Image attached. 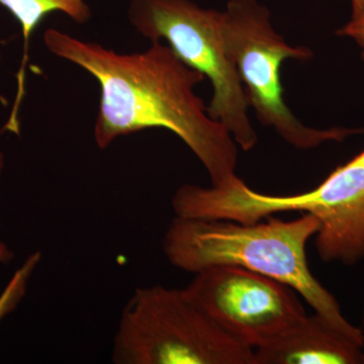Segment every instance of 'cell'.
I'll return each mask as SVG.
<instances>
[{"label": "cell", "mask_w": 364, "mask_h": 364, "mask_svg": "<svg viewBox=\"0 0 364 364\" xmlns=\"http://www.w3.org/2000/svg\"><path fill=\"white\" fill-rule=\"evenodd\" d=\"M337 33L355 41L359 47H361V49L363 50V57L364 59V18H358V20H351L343 28H340Z\"/></svg>", "instance_id": "cell-11"}, {"label": "cell", "mask_w": 364, "mask_h": 364, "mask_svg": "<svg viewBox=\"0 0 364 364\" xmlns=\"http://www.w3.org/2000/svg\"><path fill=\"white\" fill-rule=\"evenodd\" d=\"M116 364H255L184 289L138 287L124 306L112 354Z\"/></svg>", "instance_id": "cell-4"}, {"label": "cell", "mask_w": 364, "mask_h": 364, "mask_svg": "<svg viewBox=\"0 0 364 364\" xmlns=\"http://www.w3.org/2000/svg\"><path fill=\"white\" fill-rule=\"evenodd\" d=\"M0 45H1V42H0ZM2 59V54H1V49H0V62H1Z\"/></svg>", "instance_id": "cell-16"}, {"label": "cell", "mask_w": 364, "mask_h": 364, "mask_svg": "<svg viewBox=\"0 0 364 364\" xmlns=\"http://www.w3.org/2000/svg\"><path fill=\"white\" fill-rule=\"evenodd\" d=\"M363 324L364 327V306H363ZM363 353H364V347H363Z\"/></svg>", "instance_id": "cell-15"}, {"label": "cell", "mask_w": 364, "mask_h": 364, "mask_svg": "<svg viewBox=\"0 0 364 364\" xmlns=\"http://www.w3.org/2000/svg\"><path fill=\"white\" fill-rule=\"evenodd\" d=\"M222 32L228 55L245 85L248 104L261 124L274 129L289 145L310 150L330 141L341 142L360 132L311 128L291 112L284 102L280 66L287 59L310 60L313 52L287 44L272 28L267 7L256 0H230L222 11Z\"/></svg>", "instance_id": "cell-6"}, {"label": "cell", "mask_w": 364, "mask_h": 364, "mask_svg": "<svg viewBox=\"0 0 364 364\" xmlns=\"http://www.w3.org/2000/svg\"><path fill=\"white\" fill-rule=\"evenodd\" d=\"M128 20L136 33L152 43L164 41L184 64L208 78L214 91L208 116L224 124L242 149H253L258 136L238 69L226 51L222 11L191 0H131Z\"/></svg>", "instance_id": "cell-5"}, {"label": "cell", "mask_w": 364, "mask_h": 364, "mask_svg": "<svg viewBox=\"0 0 364 364\" xmlns=\"http://www.w3.org/2000/svg\"><path fill=\"white\" fill-rule=\"evenodd\" d=\"M0 6L6 9L18 21L23 38V58L18 75V91L13 111L4 129L11 133L18 134L20 121L18 111L25 97L26 68L28 59V43L36 28L48 14L62 13L74 23L83 25L91 18L90 6L85 0H0Z\"/></svg>", "instance_id": "cell-9"}, {"label": "cell", "mask_w": 364, "mask_h": 364, "mask_svg": "<svg viewBox=\"0 0 364 364\" xmlns=\"http://www.w3.org/2000/svg\"><path fill=\"white\" fill-rule=\"evenodd\" d=\"M364 345L316 314L254 350L255 364H363Z\"/></svg>", "instance_id": "cell-8"}, {"label": "cell", "mask_w": 364, "mask_h": 364, "mask_svg": "<svg viewBox=\"0 0 364 364\" xmlns=\"http://www.w3.org/2000/svg\"><path fill=\"white\" fill-rule=\"evenodd\" d=\"M172 208L177 217L239 223L279 213L310 214L321 224L315 236L321 259L347 267L364 259V166L355 158L301 195H263L243 181L231 188L183 184L172 198Z\"/></svg>", "instance_id": "cell-3"}, {"label": "cell", "mask_w": 364, "mask_h": 364, "mask_svg": "<svg viewBox=\"0 0 364 364\" xmlns=\"http://www.w3.org/2000/svg\"><path fill=\"white\" fill-rule=\"evenodd\" d=\"M42 260L40 251L33 252L26 258L16 272L14 273L9 284L0 294V323L18 308L21 299L25 298L28 286L37 267Z\"/></svg>", "instance_id": "cell-10"}, {"label": "cell", "mask_w": 364, "mask_h": 364, "mask_svg": "<svg viewBox=\"0 0 364 364\" xmlns=\"http://www.w3.org/2000/svg\"><path fill=\"white\" fill-rule=\"evenodd\" d=\"M354 158H355V159L358 160L359 163H361V164H363L364 166V150L363 151V152L359 153L358 156H355Z\"/></svg>", "instance_id": "cell-14"}, {"label": "cell", "mask_w": 364, "mask_h": 364, "mask_svg": "<svg viewBox=\"0 0 364 364\" xmlns=\"http://www.w3.org/2000/svg\"><path fill=\"white\" fill-rule=\"evenodd\" d=\"M320 228L310 214L291 221L270 215L255 223L176 215L165 232L163 250L169 262L184 272L233 265L279 280L303 296L316 314L364 345L361 329L347 321L338 301L309 267L306 246Z\"/></svg>", "instance_id": "cell-2"}, {"label": "cell", "mask_w": 364, "mask_h": 364, "mask_svg": "<svg viewBox=\"0 0 364 364\" xmlns=\"http://www.w3.org/2000/svg\"><path fill=\"white\" fill-rule=\"evenodd\" d=\"M4 166H6V157H4V153L0 151V177L2 176ZM14 256L13 251L9 248V246L4 242L0 241V263L9 264L13 260Z\"/></svg>", "instance_id": "cell-12"}, {"label": "cell", "mask_w": 364, "mask_h": 364, "mask_svg": "<svg viewBox=\"0 0 364 364\" xmlns=\"http://www.w3.org/2000/svg\"><path fill=\"white\" fill-rule=\"evenodd\" d=\"M351 20H358V18H364V0H351Z\"/></svg>", "instance_id": "cell-13"}, {"label": "cell", "mask_w": 364, "mask_h": 364, "mask_svg": "<svg viewBox=\"0 0 364 364\" xmlns=\"http://www.w3.org/2000/svg\"><path fill=\"white\" fill-rule=\"evenodd\" d=\"M44 44L55 56L97 79L100 100L93 138L100 149L119 136L166 129L193 151L213 186L231 188L242 181L236 173L237 143L224 124L208 116L196 95L205 76L184 64L168 46L154 42L145 51L126 54L57 28L46 31Z\"/></svg>", "instance_id": "cell-1"}, {"label": "cell", "mask_w": 364, "mask_h": 364, "mask_svg": "<svg viewBox=\"0 0 364 364\" xmlns=\"http://www.w3.org/2000/svg\"><path fill=\"white\" fill-rule=\"evenodd\" d=\"M183 289L220 329L253 350L308 315L294 289L233 265L200 270Z\"/></svg>", "instance_id": "cell-7"}]
</instances>
